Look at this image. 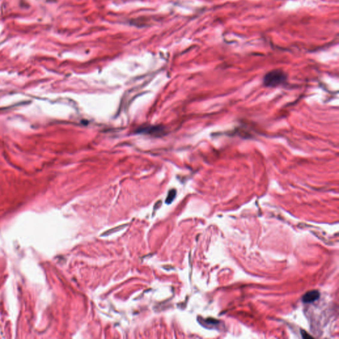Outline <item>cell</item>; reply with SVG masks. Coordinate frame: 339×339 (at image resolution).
<instances>
[{"mask_svg": "<svg viewBox=\"0 0 339 339\" xmlns=\"http://www.w3.org/2000/svg\"><path fill=\"white\" fill-rule=\"evenodd\" d=\"M287 78V74L281 70H274L265 75L263 82L266 87L274 88L284 84Z\"/></svg>", "mask_w": 339, "mask_h": 339, "instance_id": "1", "label": "cell"}, {"mask_svg": "<svg viewBox=\"0 0 339 339\" xmlns=\"http://www.w3.org/2000/svg\"><path fill=\"white\" fill-rule=\"evenodd\" d=\"M164 129L161 126H151V127H142L138 129L139 133H144L146 134H149L151 135H161L164 132Z\"/></svg>", "mask_w": 339, "mask_h": 339, "instance_id": "2", "label": "cell"}, {"mask_svg": "<svg viewBox=\"0 0 339 339\" xmlns=\"http://www.w3.org/2000/svg\"><path fill=\"white\" fill-rule=\"evenodd\" d=\"M320 297V293L317 290H313L307 292L303 296L302 301L305 303H311L317 300Z\"/></svg>", "mask_w": 339, "mask_h": 339, "instance_id": "3", "label": "cell"}, {"mask_svg": "<svg viewBox=\"0 0 339 339\" xmlns=\"http://www.w3.org/2000/svg\"><path fill=\"white\" fill-rule=\"evenodd\" d=\"M176 196V191L175 190H172L168 192V196L166 197V203L167 204H170L174 200Z\"/></svg>", "mask_w": 339, "mask_h": 339, "instance_id": "4", "label": "cell"}, {"mask_svg": "<svg viewBox=\"0 0 339 339\" xmlns=\"http://www.w3.org/2000/svg\"><path fill=\"white\" fill-rule=\"evenodd\" d=\"M127 226V225H121V226H117V227H116V228H114V229H113L110 230V231H107V232H104V234L102 235L101 236H107V235H109L111 234V233H113V232H117V231H119V230L123 229L124 227H125V226Z\"/></svg>", "mask_w": 339, "mask_h": 339, "instance_id": "5", "label": "cell"}, {"mask_svg": "<svg viewBox=\"0 0 339 339\" xmlns=\"http://www.w3.org/2000/svg\"><path fill=\"white\" fill-rule=\"evenodd\" d=\"M303 332H304V333L305 334V335H302L303 338H308V337H309V338H312V337H311V336H309V335L308 333H307V332H305V331H303Z\"/></svg>", "mask_w": 339, "mask_h": 339, "instance_id": "6", "label": "cell"}]
</instances>
